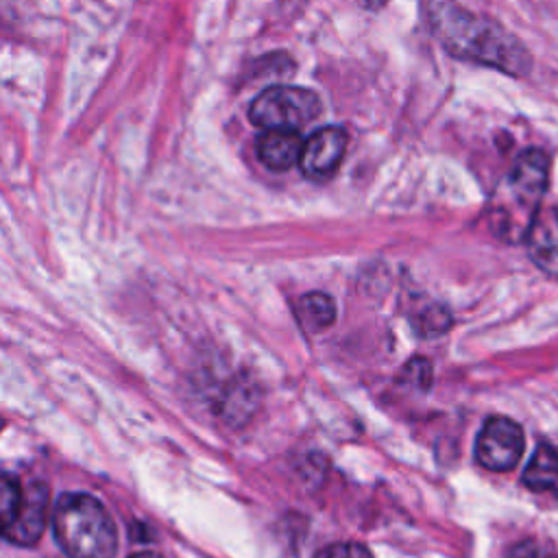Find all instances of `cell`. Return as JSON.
<instances>
[{
	"label": "cell",
	"mask_w": 558,
	"mask_h": 558,
	"mask_svg": "<svg viewBox=\"0 0 558 558\" xmlns=\"http://www.w3.org/2000/svg\"><path fill=\"white\" fill-rule=\"evenodd\" d=\"M425 11L432 33L451 54L514 76L530 72L527 48L495 20L471 13L453 0H425Z\"/></svg>",
	"instance_id": "1"
},
{
	"label": "cell",
	"mask_w": 558,
	"mask_h": 558,
	"mask_svg": "<svg viewBox=\"0 0 558 558\" xmlns=\"http://www.w3.org/2000/svg\"><path fill=\"white\" fill-rule=\"evenodd\" d=\"M52 532L70 558H113L118 530L105 506L85 493H65L52 510Z\"/></svg>",
	"instance_id": "2"
},
{
	"label": "cell",
	"mask_w": 558,
	"mask_h": 558,
	"mask_svg": "<svg viewBox=\"0 0 558 558\" xmlns=\"http://www.w3.org/2000/svg\"><path fill=\"white\" fill-rule=\"evenodd\" d=\"M549 161L541 148H525L506 174L497 194V231L510 238L525 235L547 190Z\"/></svg>",
	"instance_id": "3"
},
{
	"label": "cell",
	"mask_w": 558,
	"mask_h": 558,
	"mask_svg": "<svg viewBox=\"0 0 558 558\" xmlns=\"http://www.w3.org/2000/svg\"><path fill=\"white\" fill-rule=\"evenodd\" d=\"M323 111V102L316 92L292 85L268 87L255 96L248 107V118L262 129H288L299 131Z\"/></svg>",
	"instance_id": "4"
},
{
	"label": "cell",
	"mask_w": 558,
	"mask_h": 558,
	"mask_svg": "<svg viewBox=\"0 0 558 558\" xmlns=\"http://www.w3.org/2000/svg\"><path fill=\"white\" fill-rule=\"evenodd\" d=\"M525 447L523 429L508 416H488L475 440V460L488 471H510Z\"/></svg>",
	"instance_id": "5"
},
{
	"label": "cell",
	"mask_w": 558,
	"mask_h": 558,
	"mask_svg": "<svg viewBox=\"0 0 558 558\" xmlns=\"http://www.w3.org/2000/svg\"><path fill=\"white\" fill-rule=\"evenodd\" d=\"M347 131L340 126H323L316 129L301 148L299 166L303 174L312 181H325L329 179L338 166L342 163V157L347 153Z\"/></svg>",
	"instance_id": "6"
},
{
	"label": "cell",
	"mask_w": 558,
	"mask_h": 558,
	"mask_svg": "<svg viewBox=\"0 0 558 558\" xmlns=\"http://www.w3.org/2000/svg\"><path fill=\"white\" fill-rule=\"evenodd\" d=\"M48 508H50V490L44 482H31L22 488L17 510L4 530V536L22 547L35 545L48 523Z\"/></svg>",
	"instance_id": "7"
},
{
	"label": "cell",
	"mask_w": 558,
	"mask_h": 558,
	"mask_svg": "<svg viewBox=\"0 0 558 558\" xmlns=\"http://www.w3.org/2000/svg\"><path fill=\"white\" fill-rule=\"evenodd\" d=\"M532 262L547 275L558 277V207L536 209L525 231Z\"/></svg>",
	"instance_id": "8"
},
{
	"label": "cell",
	"mask_w": 558,
	"mask_h": 558,
	"mask_svg": "<svg viewBox=\"0 0 558 558\" xmlns=\"http://www.w3.org/2000/svg\"><path fill=\"white\" fill-rule=\"evenodd\" d=\"M303 148V140L299 131L288 129H266V133L257 140V157L259 161L277 172H283L299 163Z\"/></svg>",
	"instance_id": "9"
},
{
	"label": "cell",
	"mask_w": 558,
	"mask_h": 558,
	"mask_svg": "<svg viewBox=\"0 0 558 558\" xmlns=\"http://www.w3.org/2000/svg\"><path fill=\"white\" fill-rule=\"evenodd\" d=\"M521 480L534 493H556L558 495V451L549 445H538L536 451L532 453Z\"/></svg>",
	"instance_id": "10"
},
{
	"label": "cell",
	"mask_w": 558,
	"mask_h": 558,
	"mask_svg": "<svg viewBox=\"0 0 558 558\" xmlns=\"http://www.w3.org/2000/svg\"><path fill=\"white\" fill-rule=\"evenodd\" d=\"M294 312L307 331H320L336 320V303L325 292H307L299 296Z\"/></svg>",
	"instance_id": "11"
},
{
	"label": "cell",
	"mask_w": 558,
	"mask_h": 558,
	"mask_svg": "<svg viewBox=\"0 0 558 558\" xmlns=\"http://www.w3.org/2000/svg\"><path fill=\"white\" fill-rule=\"evenodd\" d=\"M20 482L13 475L0 471V534H4V530L9 527L20 504Z\"/></svg>",
	"instance_id": "12"
},
{
	"label": "cell",
	"mask_w": 558,
	"mask_h": 558,
	"mask_svg": "<svg viewBox=\"0 0 558 558\" xmlns=\"http://www.w3.org/2000/svg\"><path fill=\"white\" fill-rule=\"evenodd\" d=\"M414 325H416V329L423 336H440L442 331L449 329L451 316H449V312L442 305L434 303V305H427V307L421 310V314L416 316Z\"/></svg>",
	"instance_id": "13"
},
{
	"label": "cell",
	"mask_w": 558,
	"mask_h": 558,
	"mask_svg": "<svg viewBox=\"0 0 558 558\" xmlns=\"http://www.w3.org/2000/svg\"><path fill=\"white\" fill-rule=\"evenodd\" d=\"M318 558H373L371 551L360 543H333L325 547Z\"/></svg>",
	"instance_id": "14"
},
{
	"label": "cell",
	"mask_w": 558,
	"mask_h": 558,
	"mask_svg": "<svg viewBox=\"0 0 558 558\" xmlns=\"http://www.w3.org/2000/svg\"><path fill=\"white\" fill-rule=\"evenodd\" d=\"M408 373L412 375V384L418 381L421 388H429L432 381V366L425 360H414L408 364Z\"/></svg>",
	"instance_id": "15"
},
{
	"label": "cell",
	"mask_w": 558,
	"mask_h": 558,
	"mask_svg": "<svg viewBox=\"0 0 558 558\" xmlns=\"http://www.w3.org/2000/svg\"><path fill=\"white\" fill-rule=\"evenodd\" d=\"M536 556H538V549L534 541H521L506 554V558H536Z\"/></svg>",
	"instance_id": "16"
},
{
	"label": "cell",
	"mask_w": 558,
	"mask_h": 558,
	"mask_svg": "<svg viewBox=\"0 0 558 558\" xmlns=\"http://www.w3.org/2000/svg\"><path fill=\"white\" fill-rule=\"evenodd\" d=\"M131 558H163V556L157 554V551H137V554H133Z\"/></svg>",
	"instance_id": "17"
},
{
	"label": "cell",
	"mask_w": 558,
	"mask_h": 558,
	"mask_svg": "<svg viewBox=\"0 0 558 558\" xmlns=\"http://www.w3.org/2000/svg\"><path fill=\"white\" fill-rule=\"evenodd\" d=\"M368 9H379V7H384L388 0H362Z\"/></svg>",
	"instance_id": "18"
},
{
	"label": "cell",
	"mask_w": 558,
	"mask_h": 558,
	"mask_svg": "<svg viewBox=\"0 0 558 558\" xmlns=\"http://www.w3.org/2000/svg\"><path fill=\"white\" fill-rule=\"evenodd\" d=\"M2 425H4V421H2V418H0V432H2Z\"/></svg>",
	"instance_id": "19"
},
{
	"label": "cell",
	"mask_w": 558,
	"mask_h": 558,
	"mask_svg": "<svg viewBox=\"0 0 558 558\" xmlns=\"http://www.w3.org/2000/svg\"><path fill=\"white\" fill-rule=\"evenodd\" d=\"M547 558H558V556H547Z\"/></svg>",
	"instance_id": "20"
}]
</instances>
